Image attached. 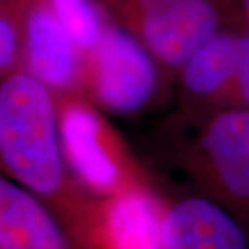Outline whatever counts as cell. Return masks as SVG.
<instances>
[{
	"instance_id": "obj_1",
	"label": "cell",
	"mask_w": 249,
	"mask_h": 249,
	"mask_svg": "<svg viewBox=\"0 0 249 249\" xmlns=\"http://www.w3.org/2000/svg\"><path fill=\"white\" fill-rule=\"evenodd\" d=\"M0 156L15 180L41 196L63 183L60 112L53 91L23 70L0 84Z\"/></svg>"
},
{
	"instance_id": "obj_2",
	"label": "cell",
	"mask_w": 249,
	"mask_h": 249,
	"mask_svg": "<svg viewBox=\"0 0 249 249\" xmlns=\"http://www.w3.org/2000/svg\"><path fill=\"white\" fill-rule=\"evenodd\" d=\"M157 63L136 34L110 21L86 55L84 84L101 106L129 113L152 97L159 81Z\"/></svg>"
},
{
	"instance_id": "obj_3",
	"label": "cell",
	"mask_w": 249,
	"mask_h": 249,
	"mask_svg": "<svg viewBox=\"0 0 249 249\" xmlns=\"http://www.w3.org/2000/svg\"><path fill=\"white\" fill-rule=\"evenodd\" d=\"M220 0H165L122 24L134 33L159 63L181 70L211 39L225 29Z\"/></svg>"
},
{
	"instance_id": "obj_4",
	"label": "cell",
	"mask_w": 249,
	"mask_h": 249,
	"mask_svg": "<svg viewBox=\"0 0 249 249\" xmlns=\"http://www.w3.org/2000/svg\"><path fill=\"white\" fill-rule=\"evenodd\" d=\"M23 29L21 70L53 92H71L84 84L86 53L76 46L46 0H7Z\"/></svg>"
},
{
	"instance_id": "obj_5",
	"label": "cell",
	"mask_w": 249,
	"mask_h": 249,
	"mask_svg": "<svg viewBox=\"0 0 249 249\" xmlns=\"http://www.w3.org/2000/svg\"><path fill=\"white\" fill-rule=\"evenodd\" d=\"M60 139L65 160L83 183L110 193L118 186L120 172L106 146L104 124L92 108L70 101L60 108Z\"/></svg>"
},
{
	"instance_id": "obj_6",
	"label": "cell",
	"mask_w": 249,
	"mask_h": 249,
	"mask_svg": "<svg viewBox=\"0 0 249 249\" xmlns=\"http://www.w3.org/2000/svg\"><path fill=\"white\" fill-rule=\"evenodd\" d=\"M163 249H249L235 217L206 197L178 201L163 215Z\"/></svg>"
},
{
	"instance_id": "obj_7",
	"label": "cell",
	"mask_w": 249,
	"mask_h": 249,
	"mask_svg": "<svg viewBox=\"0 0 249 249\" xmlns=\"http://www.w3.org/2000/svg\"><path fill=\"white\" fill-rule=\"evenodd\" d=\"M201 149L223 189L249 201V107H228L206 123Z\"/></svg>"
},
{
	"instance_id": "obj_8",
	"label": "cell",
	"mask_w": 249,
	"mask_h": 249,
	"mask_svg": "<svg viewBox=\"0 0 249 249\" xmlns=\"http://www.w3.org/2000/svg\"><path fill=\"white\" fill-rule=\"evenodd\" d=\"M0 249H67L52 213L31 189L0 180Z\"/></svg>"
},
{
	"instance_id": "obj_9",
	"label": "cell",
	"mask_w": 249,
	"mask_h": 249,
	"mask_svg": "<svg viewBox=\"0 0 249 249\" xmlns=\"http://www.w3.org/2000/svg\"><path fill=\"white\" fill-rule=\"evenodd\" d=\"M240 29L227 26L194 53L180 70L188 94L201 99L231 96L240 67Z\"/></svg>"
},
{
	"instance_id": "obj_10",
	"label": "cell",
	"mask_w": 249,
	"mask_h": 249,
	"mask_svg": "<svg viewBox=\"0 0 249 249\" xmlns=\"http://www.w3.org/2000/svg\"><path fill=\"white\" fill-rule=\"evenodd\" d=\"M107 222L113 249H163V217L144 193L118 196L108 209Z\"/></svg>"
},
{
	"instance_id": "obj_11",
	"label": "cell",
	"mask_w": 249,
	"mask_h": 249,
	"mask_svg": "<svg viewBox=\"0 0 249 249\" xmlns=\"http://www.w3.org/2000/svg\"><path fill=\"white\" fill-rule=\"evenodd\" d=\"M58 21L86 53L99 42L110 23L101 0H46Z\"/></svg>"
},
{
	"instance_id": "obj_12",
	"label": "cell",
	"mask_w": 249,
	"mask_h": 249,
	"mask_svg": "<svg viewBox=\"0 0 249 249\" xmlns=\"http://www.w3.org/2000/svg\"><path fill=\"white\" fill-rule=\"evenodd\" d=\"M23 29L17 10L7 0H2L0 13V70L2 76L21 70Z\"/></svg>"
},
{
	"instance_id": "obj_13",
	"label": "cell",
	"mask_w": 249,
	"mask_h": 249,
	"mask_svg": "<svg viewBox=\"0 0 249 249\" xmlns=\"http://www.w3.org/2000/svg\"><path fill=\"white\" fill-rule=\"evenodd\" d=\"M231 97L238 102L236 107H249V33L246 31H241L240 37V67Z\"/></svg>"
},
{
	"instance_id": "obj_14",
	"label": "cell",
	"mask_w": 249,
	"mask_h": 249,
	"mask_svg": "<svg viewBox=\"0 0 249 249\" xmlns=\"http://www.w3.org/2000/svg\"><path fill=\"white\" fill-rule=\"evenodd\" d=\"M162 2H165V0H101L106 10L120 18L122 23L142 12V10H147Z\"/></svg>"
},
{
	"instance_id": "obj_15",
	"label": "cell",
	"mask_w": 249,
	"mask_h": 249,
	"mask_svg": "<svg viewBox=\"0 0 249 249\" xmlns=\"http://www.w3.org/2000/svg\"><path fill=\"white\" fill-rule=\"evenodd\" d=\"M227 12L228 23L236 24V29L249 33V0H220Z\"/></svg>"
}]
</instances>
